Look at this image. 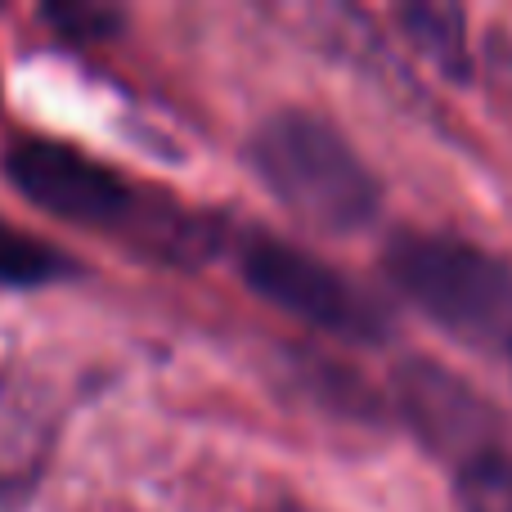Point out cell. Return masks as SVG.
Listing matches in <instances>:
<instances>
[{
  "label": "cell",
  "instance_id": "1",
  "mask_svg": "<svg viewBox=\"0 0 512 512\" xmlns=\"http://www.w3.org/2000/svg\"><path fill=\"white\" fill-rule=\"evenodd\" d=\"M248 162L274 203L319 234H355L378 216L382 185L355 144L306 108H279L248 140Z\"/></svg>",
  "mask_w": 512,
  "mask_h": 512
},
{
  "label": "cell",
  "instance_id": "2",
  "mask_svg": "<svg viewBox=\"0 0 512 512\" xmlns=\"http://www.w3.org/2000/svg\"><path fill=\"white\" fill-rule=\"evenodd\" d=\"M382 270L445 333L512 355V265L504 256L454 234L405 230L387 243Z\"/></svg>",
  "mask_w": 512,
  "mask_h": 512
},
{
  "label": "cell",
  "instance_id": "3",
  "mask_svg": "<svg viewBox=\"0 0 512 512\" xmlns=\"http://www.w3.org/2000/svg\"><path fill=\"white\" fill-rule=\"evenodd\" d=\"M234 261H239L243 283L256 297L270 301V306H279L283 315H297L306 324L324 328V333L346 337V342H364V346L391 337V315L382 310L378 297H369L342 270L301 252L297 243L279 239V234H265V230L239 234Z\"/></svg>",
  "mask_w": 512,
  "mask_h": 512
},
{
  "label": "cell",
  "instance_id": "4",
  "mask_svg": "<svg viewBox=\"0 0 512 512\" xmlns=\"http://www.w3.org/2000/svg\"><path fill=\"white\" fill-rule=\"evenodd\" d=\"M5 176L32 207L72 225H122L135 212V194L113 167L59 140H18L5 153Z\"/></svg>",
  "mask_w": 512,
  "mask_h": 512
},
{
  "label": "cell",
  "instance_id": "5",
  "mask_svg": "<svg viewBox=\"0 0 512 512\" xmlns=\"http://www.w3.org/2000/svg\"><path fill=\"white\" fill-rule=\"evenodd\" d=\"M396 405L405 414L409 432L427 445L432 454L454 463L481 459V454H499V423L495 405L481 400L477 387L459 378V373L441 369L436 360H409L396 369Z\"/></svg>",
  "mask_w": 512,
  "mask_h": 512
},
{
  "label": "cell",
  "instance_id": "6",
  "mask_svg": "<svg viewBox=\"0 0 512 512\" xmlns=\"http://www.w3.org/2000/svg\"><path fill=\"white\" fill-rule=\"evenodd\" d=\"M400 27H405L409 45L436 63L445 77L463 81L472 72V50H468V14L459 5H441V0H414L400 5Z\"/></svg>",
  "mask_w": 512,
  "mask_h": 512
},
{
  "label": "cell",
  "instance_id": "7",
  "mask_svg": "<svg viewBox=\"0 0 512 512\" xmlns=\"http://www.w3.org/2000/svg\"><path fill=\"white\" fill-rule=\"evenodd\" d=\"M63 274H72V261L59 248L0 221V288H41Z\"/></svg>",
  "mask_w": 512,
  "mask_h": 512
},
{
  "label": "cell",
  "instance_id": "8",
  "mask_svg": "<svg viewBox=\"0 0 512 512\" xmlns=\"http://www.w3.org/2000/svg\"><path fill=\"white\" fill-rule=\"evenodd\" d=\"M454 490L463 512H512V459L499 450L463 463L454 472Z\"/></svg>",
  "mask_w": 512,
  "mask_h": 512
},
{
  "label": "cell",
  "instance_id": "9",
  "mask_svg": "<svg viewBox=\"0 0 512 512\" xmlns=\"http://www.w3.org/2000/svg\"><path fill=\"white\" fill-rule=\"evenodd\" d=\"M45 18L54 27H63L68 36H81V41H99V36H108L122 23V14H108L99 5H54V9H45Z\"/></svg>",
  "mask_w": 512,
  "mask_h": 512
}]
</instances>
